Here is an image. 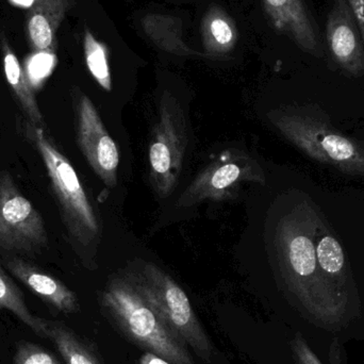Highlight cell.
I'll return each mask as SVG.
<instances>
[{"instance_id":"9a60e30c","label":"cell","mask_w":364,"mask_h":364,"mask_svg":"<svg viewBox=\"0 0 364 364\" xmlns=\"http://www.w3.org/2000/svg\"><path fill=\"white\" fill-rule=\"evenodd\" d=\"M244 172L235 162H228L220 166H212L200 175L192 186L181 196V205H190L205 197H216L218 193L235 186L242 181Z\"/></svg>"},{"instance_id":"7a4b0ae2","label":"cell","mask_w":364,"mask_h":364,"mask_svg":"<svg viewBox=\"0 0 364 364\" xmlns=\"http://www.w3.org/2000/svg\"><path fill=\"white\" fill-rule=\"evenodd\" d=\"M23 134L44 164L68 239L79 256H83L100 237V220L85 188L74 166L45 128L26 119Z\"/></svg>"},{"instance_id":"e0dca14e","label":"cell","mask_w":364,"mask_h":364,"mask_svg":"<svg viewBox=\"0 0 364 364\" xmlns=\"http://www.w3.org/2000/svg\"><path fill=\"white\" fill-rule=\"evenodd\" d=\"M0 309L11 312L36 336L47 339V320L34 316L12 278L0 263Z\"/></svg>"},{"instance_id":"5bb4252c","label":"cell","mask_w":364,"mask_h":364,"mask_svg":"<svg viewBox=\"0 0 364 364\" xmlns=\"http://www.w3.org/2000/svg\"><path fill=\"white\" fill-rule=\"evenodd\" d=\"M1 50L6 82L17 104L21 107L26 119L33 125L46 129V123H45L42 111L38 107L29 77L15 53H13L6 38L1 40Z\"/></svg>"},{"instance_id":"8fae6325","label":"cell","mask_w":364,"mask_h":364,"mask_svg":"<svg viewBox=\"0 0 364 364\" xmlns=\"http://www.w3.org/2000/svg\"><path fill=\"white\" fill-rule=\"evenodd\" d=\"M269 21L301 50L316 58L324 51L316 23L304 0H262Z\"/></svg>"},{"instance_id":"ffe728a7","label":"cell","mask_w":364,"mask_h":364,"mask_svg":"<svg viewBox=\"0 0 364 364\" xmlns=\"http://www.w3.org/2000/svg\"><path fill=\"white\" fill-rule=\"evenodd\" d=\"M13 364H62L55 355L31 342H21L13 357Z\"/></svg>"},{"instance_id":"4fadbf2b","label":"cell","mask_w":364,"mask_h":364,"mask_svg":"<svg viewBox=\"0 0 364 364\" xmlns=\"http://www.w3.org/2000/svg\"><path fill=\"white\" fill-rule=\"evenodd\" d=\"M316 252L318 267L331 289L348 303V269L346 254L339 240L321 218L316 233Z\"/></svg>"},{"instance_id":"7402d4cb","label":"cell","mask_w":364,"mask_h":364,"mask_svg":"<svg viewBox=\"0 0 364 364\" xmlns=\"http://www.w3.org/2000/svg\"><path fill=\"white\" fill-rule=\"evenodd\" d=\"M356 17L364 42V0H348Z\"/></svg>"},{"instance_id":"8992f818","label":"cell","mask_w":364,"mask_h":364,"mask_svg":"<svg viewBox=\"0 0 364 364\" xmlns=\"http://www.w3.org/2000/svg\"><path fill=\"white\" fill-rule=\"evenodd\" d=\"M47 245L44 218L11 175L0 170V250L11 256H33Z\"/></svg>"},{"instance_id":"9c48e42d","label":"cell","mask_w":364,"mask_h":364,"mask_svg":"<svg viewBox=\"0 0 364 364\" xmlns=\"http://www.w3.org/2000/svg\"><path fill=\"white\" fill-rule=\"evenodd\" d=\"M327 46L335 63L350 76L364 75V42L348 0H333L326 23Z\"/></svg>"},{"instance_id":"ba28073f","label":"cell","mask_w":364,"mask_h":364,"mask_svg":"<svg viewBox=\"0 0 364 364\" xmlns=\"http://www.w3.org/2000/svg\"><path fill=\"white\" fill-rule=\"evenodd\" d=\"M77 143L89 166L105 184L117 186L119 149L109 136L92 100L78 92L74 96Z\"/></svg>"},{"instance_id":"7c38bea8","label":"cell","mask_w":364,"mask_h":364,"mask_svg":"<svg viewBox=\"0 0 364 364\" xmlns=\"http://www.w3.org/2000/svg\"><path fill=\"white\" fill-rule=\"evenodd\" d=\"M72 0H36L26 18L30 48L36 53H55L57 33Z\"/></svg>"},{"instance_id":"6da1fadb","label":"cell","mask_w":364,"mask_h":364,"mask_svg":"<svg viewBox=\"0 0 364 364\" xmlns=\"http://www.w3.org/2000/svg\"><path fill=\"white\" fill-rule=\"evenodd\" d=\"M321 218L314 205H299L280 224L278 250L289 290L312 318L335 325L343 318L348 303L329 287L318 267L316 233Z\"/></svg>"},{"instance_id":"3957f363","label":"cell","mask_w":364,"mask_h":364,"mask_svg":"<svg viewBox=\"0 0 364 364\" xmlns=\"http://www.w3.org/2000/svg\"><path fill=\"white\" fill-rule=\"evenodd\" d=\"M102 308L132 343L173 364H194L188 348L166 328L138 284L130 277H115L100 296Z\"/></svg>"},{"instance_id":"5b68a950","label":"cell","mask_w":364,"mask_h":364,"mask_svg":"<svg viewBox=\"0 0 364 364\" xmlns=\"http://www.w3.org/2000/svg\"><path fill=\"white\" fill-rule=\"evenodd\" d=\"M129 275L171 335L186 348H191L201 360L211 363L213 346L183 289L151 263H143Z\"/></svg>"},{"instance_id":"277c9868","label":"cell","mask_w":364,"mask_h":364,"mask_svg":"<svg viewBox=\"0 0 364 364\" xmlns=\"http://www.w3.org/2000/svg\"><path fill=\"white\" fill-rule=\"evenodd\" d=\"M271 119L289 142L314 161L364 179V143L338 130L322 111L299 107L276 111Z\"/></svg>"},{"instance_id":"52a82bcc","label":"cell","mask_w":364,"mask_h":364,"mask_svg":"<svg viewBox=\"0 0 364 364\" xmlns=\"http://www.w3.org/2000/svg\"><path fill=\"white\" fill-rule=\"evenodd\" d=\"M186 147V122L175 100L164 95L149 143V174L160 197H166L176 186Z\"/></svg>"},{"instance_id":"d6986e66","label":"cell","mask_w":364,"mask_h":364,"mask_svg":"<svg viewBox=\"0 0 364 364\" xmlns=\"http://www.w3.org/2000/svg\"><path fill=\"white\" fill-rule=\"evenodd\" d=\"M83 48L85 62L92 76L102 89L110 92L112 90V80L106 45L96 40L92 32L87 29L83 38Z\"/></svg>"},{"instance_id":"603a6c76","label":"cell","mask_w":364,"mask_h":364,"mask_svg":"<svg viewBox=\"0 0 364 364\" xmlns=\"http://www.w3.org/2000/svg\"><path fill=\"white\" fill-rule=\"evenodd\" d=\"M139 364H173L166 359L162 358L159 355L154 354L151 352H145L144 354L141 356Z\"/></svg>"},{"instance_id":"cb8c5ba5","label":"cell","mask_w":364,"mask_h":364,"mask_svg":"<svg viewBox=\"0 0 364 364\" xmlns=\"http://www.w3.org/2000/svg\"><path fill=\"white\" fill-rule=\"evenodd\" d=\"M11 1L16 4V6H23V8H30L36 0H11Z\"/></svg>"},{"instance_id":"44dd1931","label":"cell","mask_w":364,"mask_h":364,"mask_svg":"<svg viewBox=\"0 0 364 364\" xmlns=\"http://www.w3.org/2000/svg\"><path fill=\"white\" fill-rule=\"evenodd\" d=\"M291 346L296 364H323L301 335L295 336Z\"/></svg>"},{"instance_id":"30bf717a","label":"cell","mask_w":364,"mask_h":364,"mask_svg":"<svg viewBox=\"0 0 364 364\" xmlns=\"http://www.w3.org/2000/svg\"><path fill=\"white\" fill-rule=\"evenodd\" d=\"M1 264L11 275L14 276L51 309L65 316L80 311V304L76 293L73 292L61 280L33 263L19 256L8 255L2 259Z\"/></svg>"},{"instance_id":"ac0fdd59","label":"cell","mask_w":364,"mask_h":364,"mask_svg":"<svg viewBox=\"0 0 364 364\" xmlns=\"http://www.w3.org/2000/svg\"><path fill=\"white\" fill-rule=\"evenodd\" d=\"M203 34L205 48L214 53L230 50L237 41L235 26L218 10H212L203 19Z\"/></svg>"},{"instance_id":"2e32d148","label":"cell","mask_w":364,"mask_h":364,"mask_svg":"<svg viewBox=\"0 0 364 364\" xmlns=\"http://www.w3.org/2000/svg\"><path fill=\"white\" fill-rule=\"evenodd\" d=\"M47 339L55 344L66 364H102L96 353L63 322L47 320Z\"/></svg>"}]
</instances>
